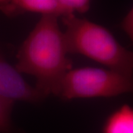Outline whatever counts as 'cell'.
<instances>
[{
    "label": "cell",
    "mask_w": 133,
    "mask_h": 133,
    "mask_svg": "<svg viewBox=\"0 0 133 133\" xmlns=\"http://www.w3.org/2000/svg\"><path fill=\"white\" fill-rule=\"evenodd\" d=\"M56 16H42L22 44L15 67L35 77V88L45 98L57 95L64 78L72 69L64 33Z\"/></svg>",
    "instance_id": "1"
},
{
    "label": "cell",
    "mask_w": 133,
    "mask_h": 133,
    "mask_svg": "<svg viewBox=\"0 0 133 133\" xmlns=\"http://www.w3.org/2000/svg\"><path fill=\"white\" fill-rule=\"evenodd\" d=\"M62 19L68 53L84 56L107 68L133 71V51L124 48L108 29L75 14Z\"/></svg>",
    "instance_id": "2"
},
{
    "label": "cell",
    "mask_w": 133,
    "mask_h": 133,
    "mask_svg": "<svg viewBox=\"0 0 133 133\" xmlns=\"http://www.w3.org/2000/svg\"><path fill=\"white\" fill-rule=\"evenodd\" d=\"M133 95V71L85 66L72 69L64 78L57 95L64 100Z\"/></svg>",
    "instance_id": "3"
},
{
    "label": "cell",
    "mask_w": 133,
    "mask_h": 133,
    "mask_svg": "<svg viewBox=\"0 0 133 133\" xmlns=\"http://www.w3.org/2000/svg\"><path fill=\"white\" fill-rule=\"evenodd\" d=\"M0 97L12 102L38 103L44 99L35 87L23 78L17 69L10 64L0 52Z\"/></svg>",
    "instance_id": "4"
},
{
    "label": "cell",
    "mask_w": 133,
    "mask_h": 133,
    "mask_svg": "<svg viewBox=\"0 0 133 133\" xmlns=\"http://www.w3.org/2000/svg\"><path fill=\"white\" fill-rule=\"evenodd\" d=\"M0 10L10 17L27 13L63 17L57 0H0Z\"/></svg>",
    "instance_id": "5"
},
{
    "label": "cell",
    "mask_w": 133,
    "mask_h": 133,
    "mask_svg": "<svg viewBox=\"0 0 133 133\" xmlns=\"http://www.w3.org/2000/svg\"><path fill=\"white\" fill-rule=\"evenodd\" d=\"M102 133H133V107L125 104L105 120Z\"/></svg>",
    "instance_id": "6"
},
{
    "label": "cell",
    "mask_w": 133,
    "mask_h": 133,
    "mask_svg": "<svg viewBox=\"0 0 133 133\" xmlns=\"http://www.w3.org/2000/svg\"><path fill=\"white\" fill-rule=\"evenodd\" d=\"M64 16L78 14H84L90 8L92 0H57Z\"/></svg>",
    "instance_id": "7"
},
{
    "label": "cell",
    "mask_w": 133,
    "mask_h": 133,
    "mask_svg": "<svg viewBox=\"0 0 133 133\" xmlns=\"http://www.w3.org/2000/svg\"><path fill=\"white\" fill-rule=\"evenodd\" d=\"M14 102L0 97V133H12L11 112Z\"/></svg>",
    "instance_id": "8"
},
{
    "label": "cell",
    "mask_w": 133,
    "mask_h": 133,
    "mask_svg": "<svg viewBox=\"0 0 133 133\" xmlns=\"http://www.w3.org/2000/svg\"><path fill=\"white\" fill-rule=\"evenodd\" d=\"M121 28L133 44V5L122 20Z\"/></svg>",
    "instance_id": "9"
}]
</instances>
